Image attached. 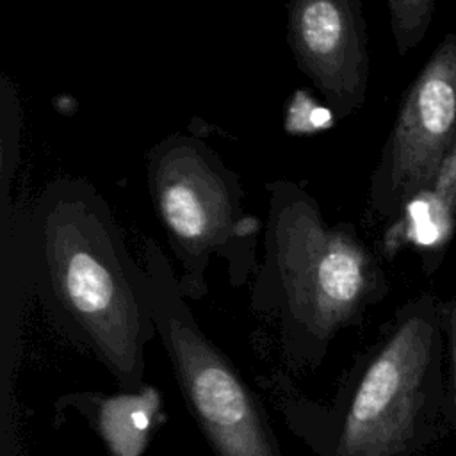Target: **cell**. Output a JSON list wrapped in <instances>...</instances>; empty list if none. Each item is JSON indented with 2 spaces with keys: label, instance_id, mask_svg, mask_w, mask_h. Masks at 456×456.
Instances as JSON below:
<instances>
[{
  "label": "cell",
  "instance_id": "obj_1",
  "mask_svg": "<svg viewBox=\"0 0 456 456\" xmlns=\"http://www.w3.org/2000/svg\"><path fill=\"white\" fill-rule=\"evenodd\" d=\"M440 303L429 290L403 303L326 404L305 397L280 370L258 378L314 456H431L452 435Z\"/></svg>",
  "mask_w": 456,
  "mask_h": 456
},
{
  "label": "cell",
  "instance_id": "obj_2",
  "mask_svg": "<svg viewBox=\"0 0 456 456\" xmlns=\"http://www.w3.org/2000/svg\"><path fill=\"white\" fill-rule=\"evenodd\" d=\"M30 235L34 294L50 321L121 388L141 392L157 330L144 269L105 198L86 178L55 176L30 207Z\"/></svg>",
  "mask_w": 456,
  "mask_h": 456
},
{
  "label": "cell",
  "instance_id": "obj_3",
  "mask_svg": "<svg viewBox=\"0 0 456 456\" xmlns=\"http://www.w3.org/2000/svg\"><path fill=\"white\" fill-rule=\"evenodd\" d=\"M265 191L251 308L276 322L287 367L314 370L335 337L362 324L388 294V280L353 223L330 224L317 200L289 178L267 182Z\"/></svg>",
  "mask_w": 456,
  "mask_h": 456
},
{
  "label": "cell",
  "instance_id": "obj_4",
  "mask_svg": "<svg viewBox=\"0 0 456 456\" xmlns=\"http://www.w3.org/2000/svg\"><path fill=\"white\" fill-rule=\"evenodd\" d=\"M146 185L189 299L207 292V269L221 256L233 287L255 274L260 219L244 210L239 175L196 135L169 134L146 157Z\"/></svg>",
  "mask_w": 456,
  "mask_h": 456
},
{
  "label": "cell",
  "instance_id": "obj_5",
  "mask_svg": "<svg viewBox=\"0 0 456 456\" xmlns=\"http://www.w3.org/2000/svg\"><path fill=\"white\" fill-rule=\"evenodd\" d=\"M144 294L183 403L214 456H283L267 411L233 362L196 322L169 258L142 248Z\"/></svg>",
  "mask_w": 456,
  "mask_h": 456
},
{
  "label": "cell",
  "instance_id": "obj_6",
  "mask_svg": "<svg viewBox=\"0 0 456 456\" xmlns=\"http://www.w3.org/2000/svg\"><path fill=\"white\" fill-rule=\"evenodd\" d=\"M456 144V32L438 46L404 91L369 183V210L395 224L429 194Z\"/></svg>",
  "mask_w": 456,
  "mask_h": 456
},
{
  "label": "cell",
  "instance_id": "obj_7",
  "mask_svg": "<svg viewBox=\"0 0 456 456\" xmlns=\"http://www.w3.org/2000/svg\"><path fill=\"white\" fill-rule=\"evenodd\" d=\"M285 39L297 69L335 118L363 107L370 53L362 0H289Z\"/></svg>",
  "mask_w": 456,
  "mask_h": 456
},
{
  "label": "cell",
  "instance_id": "obj_8",
  "mask_svg": "<svg viewBox=\"0 0 456 456\" xmlns=\"http://www.w3.org/2000/svg\"><path fill=\"white\" fill-rule=\"evenodd\" d=\"M420 207H411L413 219L420 217L417 226L422 240L438 255L452 239L456 224V144L445 160L435 189L415 201Z\"/></svg>",
  "mask_w": 456,
  "mask_h": 456
},
{
  "label": "cell",
  "instance_id": "obj_9",
  "mask_svg": "<svg viewBox=\"0 0 456 456\" xmlns=\"http://www.w3.org/2000/svg\"><path fill=\"white\" fill-rule=\"evenodd\" d=\"M387 4L394 45L404 57L426 37L435 14V0H387Z\"/></svg>",
  "mask_w": 456,
  "mask_h": 456
},
{
  "label": "cell",
  "instance_id": "obj_10",
  "mask_svg": "<svg viewBox=\"0 0 456 456\" xmlns=\"http://www.w3.org/2000/svg\"><path fill=\"white\" fill-rule=\"evenodd\" d=\"M442 314V328H444V340H445V358H447V397L451 406V422H452V435L456 440V297L442 299L440 303Z\"/></svg>",
  "mask_w": 456,
  "mask_h": 456
}]
</instances>
